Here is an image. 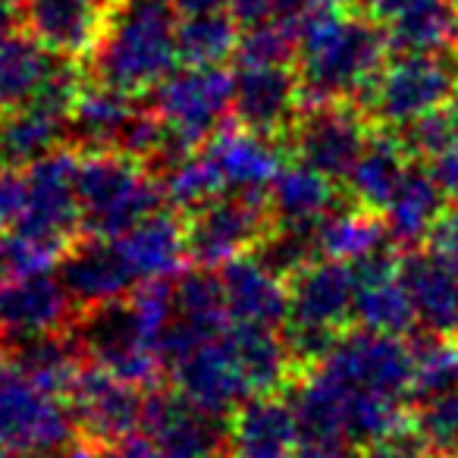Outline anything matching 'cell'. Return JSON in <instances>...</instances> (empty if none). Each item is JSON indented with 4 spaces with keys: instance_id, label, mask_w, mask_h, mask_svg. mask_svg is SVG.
Here are the masks:
<instances>
[{
    "instance_id": "obj_1",
    "label": "cell",
    "mask_w": 458,
    "mask_h": 458,
    "mask_svg": "<svg viewBox=\"0 0 458 458\" xmlns=\"http://www.w3.org/2000/svg\"><path fill=\"white\" fill-rule=\"evenodd\" d=\"M295 45L301 101L314 107L364 95L386 66L389 35L368 16L314 7Z\"/></svg>"
},
{
    "instance_id": "obj_2",
    "label": "cell",
    "mask_w": 458,
    "mask_h": 458,
    "mask_svg": "<svg viewBox=\"0 0 458 458\" xmlns=\"http://www.w3.org/2000/svg\"><path fill=\"white\" fill-rule=\"evenodd\" d=\"M176 13L170 4L154 0H116L85 57L95 82L123 95L154 91L179 60Z\"/></svg>"
},
{
    "instance_id": "obj_3",
    "label": "cell",
    "mask_w": 458,
    "mask_h": 458,
    "mask_svg": "<svg viewBox=\"0 0 458 458\" xmlns=\"http://www.w3.org/2000/svg\"><path fill=\"white\" fill-rule=\"evenodd\" d=\"M82 236L120 239L145 216L164 210V189L145 173V160L116 148H85L76 166Z\"/></svg>"
},
{
    "instance_id": "obj_4",
    "label": "cell",
    "mask_w": 458,
    "mask_h": 458,
    "mask_svg": "<svg viewBox=\"0 0 458 458\" xmlns=\"http://www.w3.org/2000/svg\"><path fill=\"white\" fill-rule=\"evenodd\" d=\"M358 274L349 261L305 264L289 286L286 345L293 361H320L339 339V327L355 318Z\"/></svg>"
},
{
    "instance_id": "obj_5",
    "label": "cell",
    "mask_w": 458,
    "mask_h": 458,
    "mask_svg": "<svg viewBox=\"0 0 458 458\" xmlns=\"http://www.w3.org/2000/svg\"><path fill=\"white\" fill-rule=\"evenodd\" d=\"M79 424L70 399L41 389L0 349V455H57L76 439Z\"/></svg>"
},
{
    "instance_id": "obj_6",
    "label": "cell",
    "mask_w": 458,
    "mask_h": 458,
    "mask_svg": "<svg viewBox=\"0 0 458 458\" xmlns=\"http://www.w3.org/2000/svg\"><path fill=\"white\" fill-rule=\"evenodd\" d=\"M236 76L223 66H185L154 89L151 110L166 129L160 160H176L208 141L233 114Z\"/></svg>"
},
{
    "instance_id": "obj_7",
    "label": "cell",
    "mask_w": 458,
    "mask_h": 458,
    "mask_svg": "<svg viewBox=\"0 0 458 458\" xmlns=\"http://www.w3.org/2000/svg\"><path fill=\"white\" fill-rule=\"evenodd\" d=\"M458 95V76L439 54H399L364 91V107L383 126H411Z\"/></svg>"
},
{
    "instance_id": "obj_8",
    "label": "cell",
    "mask_w": 458,
    "mask_h": 458,
    "mask_svg": "<svg viewBox=\"0 0 458 458\" xmlns=\"http://www.w3.org/2000/svg\"><path fill=\"white\" fill-rule=\"evenodd\" d=\"M314 370L352 393L393 395L402 402L411 395V345L389 333L358 327L355 333L339 336Z\"/></svg>"
},
{
    "instance_id": "obj_9",
    "label": "cell",
    "mask_w": 458,
    "mask_h": 458,
    "mask_svg": "<svg viewBox=\"0 0 458 458\" xmlns=\"http://www.w3.org/2000/svg\"><path fill=\"white\" fill-rule=\"evenodd\" d=\"M79 89L82 79L76 60H66L32 101L10 114H0V160L26 170L29 164L60 148L64 135L70 132L72 101Z\"/></svg>"
},
{
    "instance_id": "obj_10",
    "label": "cell",
    "mask_w": 458,
    "mask_h": 458,
    "mask_svg": "<svg viewBox=\"0 0 458 458\" xmlns=\"http://www.w3.org/2000/svg\"><path fill=\"white\" fill-rule=\"evenodd\" d=\"M267 189L210 198L208 204L191 210V223L185 229L189 255L204 267H223L233 258H242L267 236Z\"/></svg>"
},
{
    "instance_id": "obj_11",
    "label": "cell",
    "mask_w": 458,
    "mask_h": 458,
    "mask_svg": "<svg viewBox=\"0 0 458 458\" xmlns=\"http://www.w3.org/2000/svg\"><path fill=\"white\" fill-rule=\"evenodd\" d=\"M76 166L79 154L54 148L51 154L26 166V201L20 220L13 223L22 233L54 239L64 245H79L82 216L76 198Z\"/></svg>"
},
{
    "instance_id": "obj_12",
    "label": "cell",
    "mask_w": 458,
    "mask_h": 458,
    "mask_svg": "<svg viewBox=\"0 0 458 458\" xmlns=\"http://www.w3.org/2000/svg\"><path fill=\"white\" fill-rule=\"evenodd\" d=\"M170 368L173 380H176V393L210 414L223 418L249 399H255V386L239 361L236 343H233L229 330L176 355Z\"/></svg>"
},
{
    "instance_id": "obj_13",
    "label": "cell",
    "mask_w": 458,
    "mask_h": 458,
    "mask_svg": "<svg viewBox=\"0 0 458 458\" xmlns=\"http://www.w3.org/2000/svg\"><path fill=\"white\" fill-rule=\"evenodd\" d=\"M70 405L76 411L79 433L101 445H110L126 433L139 430L145 395H141L139 386L120 380L107 368L91 361L79 374Z\"/></svg>"
},
{
    "instance_id": "obj_14",
    "label": "cell",
    "mask_w": 458,
    "mask_h": 458,
    "mask_svg": "<svg viewBox=\"0 0 458 458\" xmlns=\"http://www.w3.org/2000/svg\"><path fill=\"white\" fill-rule=\"evenodd\" d=\"M370 132L364 120L343 101L314 104L295 129V151L305 164L318 166L330 179H345L361 157Z\"/></svg>"
},
{
    "instance_id": "obj_15",
    "label": "cell",
    "mask_w": 458,
    "mask_h": 458,
    "mask_svg": "<svg viewBox=\"0 0 458 458\" xmlns=\"http://www.w3.org/2000/svg\"><path fill=\"white\" fill-rule=\"evenodd\" d=\"M139 427L157 439L166 458H210L229 437L220 414L204 411L179 393L145 395Z\"/></svg>"
},
{
    "instance_id": "obj_16",
    "label": "cell",
    "mask_w": 458,
    "mask_h": 458,
    "mask_svg": "<svg viewBox=\"0 0 458 458\" xmlns=\"http://www.w3.org/2000/svg\"><path fill=\"white\" fill-rule=\"evenodd\" d=\"M233 120L261 135H276L295 120L301 101L299 72L283 66H236Z\"/></svg>"
},
{
    "instance_id": "obj_17",
    "label": "cell",
    "mask_w": 458,
    "mask_h": 458,
    "mask_svg": "<svg viewBox=\"0 0 458 458\" xmlns=\"http://www.w3.org/2000/svg\"><path fill=\"white\" fill-rule=\"evenodd\" d=\"M233 324L280 330L289 318V289L261 258H233L216 274Z\"/></svg>"
},
{
    "instance_id": "obj_18",
    "label": "cell",
    "mask_w": 458,
    "mask_h": 458,
    "mask_svg": "<svg viewBox=\"0 0 458 458\" xmlns=\"http://www.w3.org/2000/svg\"><path fill=\"white\" fill-rule=\"evenodd\" d=\"M116 0H26V32L64 60H85Z\"/></svg>"
},
{
    "instance_id": "obj_19",
    "label": "cell",
    "mask_w": 458,
    "mask_h": 458,
    "mask_svg": "<svg viewBox=\"0 0 458 458\" xmlns=\"http://www.w3.org/2000/svg\"><path fill=\"white\" fill-rule=\"evenodd\" d=\"M226 301L220 293V280L210 274H185L173 286V314L164 339V364H170L176 355L195 349L198 343L220 336L229 330Z\"/></svg>"
},
{
    "instance_id": "obj_20",
    "label": "cell",
    "mask_w": 458,
    "mask_h": 458,
    "mask_svg": "<svg viewBox=\"0 0 458 458\" xmlns=\"http://www.w3.org/2000/svg\"><path fill=\"white\" fill-rule=\"evenodd\" d=\"M358 274V295H355V320L364 330L389 333V336H405L418 324L411 295L399 276V261L386 251H377L370 258L352 264Z\"/></svg>"
},
{
    "instance_id": "obj_21",
    "label": "cell",
    "mask_w": 458,
    "mask_h": 458,
    "mask_svg": "<svg viewBox=\"0 0 458 458\" xmlns=\"http://www.w3.org/2000/svg\"><path fill=\"white\" fill-rule=\"evenodd\" d=\"M204 157L210 160L220 185L229 191L267 189L283 170V151L270 141V135L251 132L245 126H220L204 141Z\"/></svg>"
},
{
    "instance_id": "obj_22",
    "label": "cell",
    "mask_w": 458,
    "mask_h": 458,
    "mask_svg": "<svg viewBox=\"0 0 458 458\" xmlns=\"http://www.w3.org/2000/svg\"><path fill=\"white\" fill-rule=\"evenodd\" d=\"M0 283H4V330L13 339L64 333L66 320L76 318V301L60 276L35 274Z\"/></svg>"
},
{
    "instance_id": "obj_23",
    "label": "cell",
    "mask_w": 458,
    "mask_h": 458,
    "mask_svg": "<svg viewBox=\"0 0 458 458\" xmlns=\"http://www.w3.org/2000/svg\"><path fill=\"white\" fill-rule=\"evenodd\" d=\"M60 280L79 308L126 299L135 286H141L114 239L79 242L60 264Z\"/></svg>"
},
{
    "instance_id": "obj_24",
    "label": "cell",
    "mask_w": 458,
    "mask_h": 458,
    "mask_svg": "<svg viewBox=\"0 0 458 458\" xmlns=\"http://www.w3.org/2000/svg\"><path fill=\"white\" fill-rule=\"evenodd\" d=\"M226 443L233 458H295L293 405L274 393L255 395L236 408Z\"/></svg>"
},
{
    "instance_id": "obj_25",
    "label": "cell",
    "mask_w": 458,
    "mask_h": 458,
    "mask_svg": "<svg viewBox=\"0 0 458 458\" xmlns=\"http://www.w3.org/2000/svg\"><path fill=\"white\" fill-rule=\"evenodd\" d=\"M114 242L139 283L176 276L185 264V255H189L185 229L170 210H157V214L145 216L139 226L123 233Z\"/></svg>"
},
{
    "instance_id": "obj_26",
    "label": "cell",
    "mask_w": 458,
    "mask_h": 458,
    "mask_svg": "<svg viewBox=\"0 0 458 458\" xmlns=\"http://www.w3.org/2000/svg\"><path fill=\"white\" fill-rule=\"evenodd\" d=\"M399 276L411 295L418 324L439 336L458 333V280L430 251H408L399 258Z\"/></svg>"
},
{
    "instance_id": "obj_27",
    "label": "cell",
    "mask_w": 458,
    "mask_h": 458,
    "mask_svg": "<svg viewBox=\"0 0 458 458\" xmlns=\"http://www.w3.org/2000/svg\"><path fill=\"white\" fill-rule=\"evenodd\" d=\"M270 214L276 216V226H308L314 229L336 204V189L327 173L305 164H283V170L267 185Z\"/></svg>"
},
{
    "instance_id": "obj_28",
    "label": "cell",
    "mask_w": 458,
    "mask_h": 458,
    "mask_svg": "<svg viewBox=\"0 0 458 458\" xmlns=\"http://www.w3.org/2000/svg\"><path fill=\"white\" fill-rule=\"evenodd\" d=\"M64 64V57L47 51L26 29L0 41V114H10L32 101Z\"/></svg>"
},
{
    "instance_id": "obj_29",
    "label": "cell",
    "mask_w": 458,
    "mask_h": 458,
    "mask_svg": "<svg viewBox=\"0 0 458 458\" xmlns=\"http://www.w3.org/2000/svg\"><path fill=\"white\" fill-rule=\"evenodd\" d=\"M443 185L430 170H411L383 208V223L395 245H414L430 236L433 223L443 216Z\"/></svg>"
},
{
    "instance_id": "obj_30",
    "label": "cell",
    "mask_w": 458,
    "mask_h": 458,
    "mask_svg": "<svg viewBox=\"0 0 458 458\" xmlns=\"http://www.w3.org/2000/svg\"><path fill=\"white\" fill-rule=\"evenodd\" d=\"M26 377L32 383H38L41 389L54 395L70 399L76 380L82 374V345H79L76 333H51V336H35V339H20L16 349H10Z\"/></svg>"
},
{
    "instance_id": "obj_31",
    "label": "cell",
    "mask_w": 458,
    "mask_h": 458,
    "mask_svg": "<svg viewBox=\"0 0 458 458\" xmlns=\"http://www.w3.org/2000/svg\"><path fill=\"white\" fill-rule=\"evenodd\" d=\"M408 173V148L393 135H370L345 182L361 208L383 210Z\"/></svg>"
},
{
    "instance_id": "obj_32",
    "label": "cell",
    "mask_w": 458,
    "mask_h": 458,
    "mask_svg": "<svg viewBox=\"0 0 458 458\" xmlns=\"http://www.w3.org/2000/svg\"><path fill=\"white\" fill-rule=\"evenodd\" d=\"M135 110L139 104L132 101V95H123L101 82L82 85L72 101L70 129L85 148H120Z\"/></svg>"
},
{
    "instance_id": "obj_33",
    "label": "cell",
    "mask_w": 458,
    "mask_h": 458,
    "mask_svg": "<svg viewBox=\"0 0 458 458\" xmlns=\"http://www.w3.org/2000/svg\"><path fill=\"white\" fill-rule=\"evenodd\" d=\"M386 223L377 216V210L370 208H349L336 210L333 208L324 220L314 226V249L318 255L333 258V261H361L377 251H383L386 242Z\"/></svg>"
},
{
    "instance_id": "obj_34",
    "label": "cell",
    "mask_w": 458,
    "mask_h": 458,
    "mask_svg": "<svg viewBox=\"0 0 458 458\" xmlns=\"http://www.w3.org/2000/svg\"><path fill=\"white\" fill-rule=\"evenodd\" d=\"M389 47L399 54H439L458 41V16L449 0H420L418 7L386 22Z\"/></svg>"
},
{
    "instance_id": "obj_35",
    "label": "cell",
    "mask_w": 458,
    "mask_h": 458,
    "mask_svg": "<svg viewBox=\"0 0 458 458\" xmlns=\"http://www.w3.org/2000/svg\"><path fill=\"white\" fill-rule=\"evenodd\" d=\"M239 22L233 13H189L176 26L179 60L189 66H220L226 57L236 54L239 45Z\"/></svg>"
},
{
    "instance_id": "obj_36",
    "label": "cell",
    "mask_w": 458,
    "mask_h": 458,
    "mask_svg": "<svg viewBox=\"0 0 458 458\" xmlns=\"http://www.w3.org/2000/svg\"><path fill=\"white\" fill-rule=\"evenodd\" d=\"M76 245L54 242V239H41L32 233L10 226L0 233V280H20V276L35 274H54L64 264V258Z\"/></svg>"
},
{
    "instance_id": "obj_37",
    "label": "cell",
    "mask_w": 458,
    "mask_h": 458,
    "mask_svg": "<svg viewBox=\"0 0 458 458\" xmlns=\"http://www.w3.org/2000/svg\"><path fill=\"white\" fill-rule=\"evenodd\" d=\"M160 189H164L166 204H173L179 210H198L210 198L220 195L223 185L220 176L214 173V166H210V160L204 157V151H189L166 164Z\"/></svg>"
},
{
    "instance_id": "obj_38",
    "label": "cell",
    "mask_w": 458,
    "mask_h": 458,
    "mask_svg": "<svg viewBox=\"0 0 458 458\" xmlns=\"http://www.w3.org/2000/svg\"><path fill=\"white\" fill-rule=\"evenodd\" d=\"M458 386V345H449L439 333L411 345V395L430 399Z\"/></svg>"
},
{
    "instance_id": "obj_39",
    "label": "cell",
    "mask_w": 458,
    "mask_h": 458,
    "mask_svg": "<svg viewBox=\"0 0 458 458\" xmlns=\"http://www.w3.org/2000/svg\"><path fill=\"white\" fill-rule=\"evenodd\" d=\"M414 430L437 458H458V386L424 399Z\"/></svg>"
},
{
    "instance_id": "obj_40",
    "label": "cell",
    "mask_w": 458,
    "mask_h": 458,
    "mask_svg": "<svg viewBox=\"0 0 458 458\" xmlns=\"http://www.w3.org/2000/svg\"><path fill=\"white\" fill-rule=\"evenodd\" d=\"M236 66H283L295 57V35L283 26H255L239 35Z\"/></svg>"
},
{
    "instance_id": "obj_41",
    "label": "cell",
    "mask_w": 458,
    "mask_h": 458,
    "mask_svg": "<svg viewBox=\"0 0 458 458\" xmlns=\"http://www.w3.org/2000/svg\"><path fill=\"white\" fill-rule=\"evenodd\" d=\"M427 251L458 280V210H443L427 236Z\"/></svg>"
},
{
    "instance_id": "obj_42",
    "label": "cell",
    "mask_w": 458,
    "mask_h": 458,
    "mask_svg": "<svg viewBox=\"0 0 458 458\" xmlns=\"http://www.w3.org/2000/svg\"><path fill=\"white\" fill-rule=\"evenodd\" d=\"M361 458H437V452L420 439L418 430H395L377 443L364 445Z\"/></svg>"
},
{
    "instance_id": "obj_43",
    "label": "cell",
    "mask_w": 458,
    "mask_h": 458,
    "mask_svg": "<svg viewBox=\"0 0 458 458\" xmlns=\"http://www.w3.org/2000/svg\"><path fill=\"white\" fill-rule=\"evenodd\" d=\"M22 201H26V170L0 160V233L20 220Z\"/></svg>"
},
{
    "instance_id": "obj_44",
    "label": "cell",
    "mask_w": 458,
    "mask_h": 458,
    "mask_svg": "<svg viewBox=\"0 0 458 458\" xmlns=\"http://www.w3.org/2000/svg\"><path fill=\"white\" fill-rule=\"evenodd\" d=\"M107 458H166V455H164V449L157 445V439L139 427V430L126 433L123 439L110 443L107 445Z\"/></svg>"
},
{
    "instance_id": "obj_45",
    "label": "cell",
    "mask_w": 458,
    "mask_h": 458,
    "mask_svg": "<svg viewBox=\"0 0 458 458\" xmlns=\"http://www.w3.org/2000/svg\"><path fill=\"white\" fill-rule=\"evenodd\" d=\"M430 173L437 176V182L443 185L445 195L458 198V141L430 160Z\"/></svg>"
},
{
    "instance_id": "obj_46",
    "label": "cell",
    "mask_w": 458,
    "mask_h": 458,
    "mask_svg": "<svg viewBox=\"0 0 458 458\" xmlns=\"http://www.w3.org/2000/svg\"><path fill=\"white\" fill-rule=\"evenodd\" d=\"M420 0H368L370 7V16H374L377 22H393L399 20L402 13H408L411 7H418Z\"/></svg>"
},
{
    "instance_id": "obj_47",
    "label": "cell",
    "mask_w": 458,
    "mask_h": 458,
    "mask_svg": "<svg viewBox=\"0 0 458 458\" xmlns=\"http://www.w3.org/2000/svg\"><path fill=\"white\" fill-rule=\"evenodd\" d=\"M60 458H107V445L82 437V439H72V443L60 452Z\"/></svg>"
},
{
    "instance_id": "obj_48",
    "label": "cell",
    "mask_w": 458,
    "mask_h": 458,
    "mask_svg": "<svg viewBox=\"0 0 458 458\" xmlns=\"http://www.w3.org/2000/svg\"><path fill=\"white\" fill-rule=\"evenodd\" d=\"M233 0H176V10L182 16L189 13H220V10H229Z\"/></svg>"
},
{
    "instance_id": "obj_49",
    "label": "cell",
    "mask_w": 458,
    "mask_h": 458,
    "mask_svg": "<svg viewBox=\"0 0 458 458\" xmlns=\"http://www.w3.org/2000/svg\"><path fill=\"white\" fill-rule=\"evenodd\" d=\"M314 7H330V10H339L345 7V4H352V0H311Z\"/></svg>"
},
{
    "instance_id": "obj_50",
    "label": "cell",
    "mask_w": 458,
    "mask_h": 458,
    "mask_svg": "<svg viewBox=\"0 0 458 458\" xmlns=\"http://www.w3.org/2000/svg\"><path fill=\"white\" fill-rule=\"evenodd\" d=\"M0 330H4V283H0Z\"/></svg>"
},
{
    "instance_id": "obj_51",
    "label": "cell",
    "mask_w": 458,
    "mask_h": 458,
    "mask_svg": "<svg viewBox=\"0 0 458 458\" xmlns=\"http://www.w3.org/2000/svg\"><path fill=\"white\" fill-rule=\"evenodd\" d=\"M154 4H170V7H176V0H154Z\"/></svg>"
},
{
    "instance_id": "obj_52",
    "label": "cell",
    "mask_w": 458,
    "mask_h": 458,
    "mask_svg": "<svg viewBox=\"0 0 458 458\" xmlns=\"http://www.w3.org/2000/svg\"><path fill=\"white\" fill-rule=\"evenodd\" d=\"M449 7L455 10V16H458V0H449Z\"/></svg>"
},
{
    "instance_id": "obj_53",
    "label": "cell",
    "mask_w": 458,
    "mask_h": 458,
    "mask_svg": "<svg viewBox=\"0 0 458 458\" xmlns=\"http://www.w3.org/2000/svg\"><path fill=\"white\" fill-rule=\"evenodd\" d=\"M455 54H458V41H455Z\"/></svg>"
},
{
    "instance_id": "obj_54",
    "label": "cell",
    "mask_w": 458,
    "mask_h": 458,
    "mask_svg": "<svg viewBox=\"0 0 458 458\" xmlns=\"http://www.w3.org/2000/svg\"><path fill=\"white\" fill-rule=\"evenodd\" d=\"M210 458H216V455H210Z\"/></svg>"
}]
</instances>
